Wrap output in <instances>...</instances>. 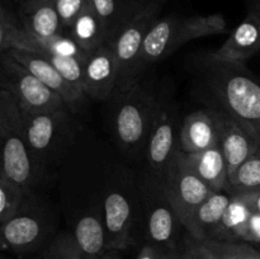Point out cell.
<instances>
[{"mask_svg": "<svg viewBox=\"0 0 260 259\" xmlns=\"http://www.w3.org/2000/svg\"><path fill=\"white\" fill-rule=\"evenodd\" d=\"M46 172L28 144L17 101L9 91L0 89V173L30 193Z\"/></svg>", "mask_w": 260, "mask_h": 259, "instance_id": "6da1fadb", "label": "cell"}, {"mask_svg": "<svg viewBox=\"0 0 260 259\" xmlns=\"http://www.w3.org/2000/svg\"><path fill=\"white\" fill-rule=\"evenodd\" d=\"M207 84L221 109L260 136V81L244 63L220 62L210 57Z\"/></svg>", "mask_w": 260, "mask_h": 259, "instance_id": "7a4b0ae2", "label": "cell"}, {"mask_svg": "<svg viewBox=\"0 0 260 259\" xmlns=\"http://www.w3.org/2000/svg\"><path fill=\"white\" fill-rule=\"evenodd\" d=\"M228 30L225 18L221 14L168 15L157 18L144 41L142 69L150 63L164 60L179 47L197 38L220 35Z\"/></svg>", "mask_w": 260, "mask_h": 259, "instance_id": "3957f363", "label": "cell"}, {"mask_svg": "<svg viewBox=\"0 0 260 259\" xmlns=\"http://www.w3.org/2000/svg\"><path fill=\"white\" fill-rule=\"evenodd\" d=\"M113 132L117 142L131 155L146 150L159 101L139 83L128 90L113 93Z\"/></svg>", "mask_w": 260, "mask_h": 259, "instance_id": "277c9868", "label": "cell"}, {"mask_svg": "<svg viewBox=\"0 0 260 259\" xmlns=\"http://www.w3.org/2000/svg\"><path fill=\"white\" fill-rule=\"evenodd\" d=\"M161 4H145L108 43L113 50L117 63V89L128 90L139 83L142 69L144 41L151 25L159 18Z\"/></svg>", "mask_w": 260, "mask_h": 259, "instance_id": "5b68a950", "label": "cell"}, {"mask_svg": "<svg viewBox=\"0 0 260 259\" xmlns=\"http://www.w3.org/2000/svg\"><path fill=\"white\" fill-rule=\"evenodd\" d=\"M139 188L146 241L167 251L180 248L184 244L180 241V233L184 226L165 195L157 175L150 169L145 172L139 180Z\"/></svg>", "mask_w": 260, "mask_h": 259, "instance_id": "8992f818", "label": "cell"}, {"mask_svg": "<svg viewBox=\"0 0 260 259\" xmlns=\"http://www.w3.org/2000/svg\"><path fill=\"white\" fill-rule=\"evenodd\" d=\"M70 114V109L40 113L20 109L28 144L36 159L46 170L50 165L60 161L62 154L73 141Z\"/></svg>", "mask_w": 260, "mask_h": 259, "instance_id": "52a82bcc", "label": "cell"}, {"mask_svg": "<svg viewBox=\"0 0 260 259\" xmlns=\"http://www.w3.org/2000/svg\"><path fill=\"white\" fill-rule=\"evenodd\" d=\"M0 89L9 91L22 111L40 113L69 109L58 94L46 86L8 52L0 56Z\"/></svg>", "mask_w": 260, "mask_h": 259, "instance_id": "ba28073f", "label": "cell"}, {"mask_svg": "<svg viewBox=\"0 0 260 259\" xmlns=\"http://www.w3.org/2000/svg\"><path fill=\"white\" fill-rule=\"evenodd\" d=\"M157 178L180 222L184 226L185 231H188L196 210L212 193V190L188 165L183 157L180 147L164 173Z\"/></svg>", "mask_w": 260, "mask_h": 259, "instance_id": "9c48e42d", "label": "cell"}, {"mask_svg": "<svg viewBox=\"0 0 260 259\" xmlns=\"http://www.w3.org/2000/svg\"><path fill=\"white\" fill-rule=\"evenodd\" d=\"M108 250H123L135 243L137 223L136 200L131 189L122 184H109L102 200Z\"/></svg>", "mask_w": 260, "mask_h": 259, "instance_id": "30bf717a", "label": "cell"}, {"mask_svg": "<svg viewBox=\"0 0 260 259\" xmlns=\"http://www.w3.org/2000/svg\"><path fill=\"white\" fill-rule=\"evenodd\" d=\"M30 195V193H29ZM27 196L19 210L0 225V248L17 254L36 250L50 234V221L45 213L29 203Z\"/></svg>", "mask_w": 260, "mask_h": 259, "instance_id": "8fae6325", "label": "cell"}, {"mask_svg": "<svg viewBox=\"0 0 260 259\" xmlns=\"http://www.w3.org/2000/svg\"><path fill=\"white\" fill-rule=\"evenodd\" d=\"M218 127V144L225 155L229 178L236 169L260 149V136L221 108H212Z\"/></svg>", "mask_w": 260, "mask_h": 259, "instance_id": "7c38bea8", "label": "cell"}, {"mask_svg": "<svg viewBox=\"0 0 260 259\" xmlns=\"http://www.w3.org/2000/svg\"><path fill=\"white\" fill-rule=\"evenodd\" d=\"M178 149L179 134L177 135L175 109L170 104L159 102L154 124L145 150L150 170L160 177L172 161Z\"/></svg>", "mask_w": 260, "mask_h": 259, "instance_id": "4fadbf2b", "label": "cell"}, {"mask_svg": "<svg viewBox=\"0 0 260 259\" xmlns=\"http://www.w3.org/2000/svg\"><path fill=\"white\" fill-rule=\"evenodd\" d=\"M117 89V63L111 45L103 43L84 61V93L95 101H107Z\"/></svg>", "mask_w": 260, "mask_h": 259, "instance_id": "5bb4252c", "label": "cell"}, {"mask_svg": "<svg viewBox=\"0 0 260 259\" xmlns=\"http://www.w3.org/2000/svg\"><path fill=\"white\" fill-rule=\"evenodd\" d=\"M8 53L20 65L24 66L29 73H32L36 78L40 79L46 86L58 94L71 112H76L80 109L85 96L79 94L62 78V75L58 73L57 69L47 57L41 53L33 52V51L19 50V48H13Z\"/></svg>", "mask_w": 260, "mask_h": 259, "instance_id": "9a60e30c", "label": "cell"}, {"mask_svg": "<svg viewBox=\"0 0 260 259\" xmlns=\"http://www.w3.org/2000/svg\"><path fill=\"white\" fill-rule=\"evenodd\" d=\"M260 51V15L249 10L245 19L233 30L211 58L220 62L244 63Z\"/></svg>", "mask_w": 260, "mask_h": 259, "instance_id": "2e32d148", "label": "cell"}, {"mask_svg": "<svg viewBox=\"0 0 260 259\" xmlns=\"http://www.w3.org/2000/svg\"><path fill=\"white\" fill-rule=\"evenodd\" d=\"M218 144V127L212 108L188 114L179 128V147L184 152L205 151Z\"/></svg>", "mask_w": 260, "mask_h": 259, "instance_id": "e0dca14e", "label": "cell"}, {"mask_svg": "<svg viewBox=\"0 0 260 259\" xmlns=\"http://www.w3.org/2000/svg\"><path fill=\"white\" fill-rule=\"evenodd\" d=\"M70 234L85 258L101 259L108 251L102 206L84 211L75 220Z\"/></svg>", "mask_w": 260, "mask_h": 259, "instance_id": "ac0fdd59", "label": "cell"}, {"mask_svg": "<svg viewBox=\"0 0 260 259\" xmlns=\"http://www.w3.org/2000/svg\"><path fill=\"white\" fill-rule=\"evenodd\" d=\"M18 19L25 32L40 38L63 33L55 0H20Z\"/></svg>", "mask_w": 260, "mask_h": 259, "instance_id": "d6986e66", "label": "cell"}, {"mask_svg": "<svg viewBox=\"0 0 260 259\" xmlns=\"http://www.w3.org/2000/svg\"><path fill=\"white\" fill-rule=\"evenodd\" d=\"M183 157L212 192L230 190L228 164L220 144L194 154L183 151Z\"/></svg>", "mask_w": 260, "mask_h": 259, "instance_id": "ffe728a7", "label": "cell"}, {"mask_svg": "<svg viewBox=\"0 0 260 259\" xmlns=\"http://www.w3.org/2000/svg\"><path fill=\"white\" fill-rule=\"evenodd\" d=\"M230 190L211 193L196 210L187 231L188 235L200 241L211 240L230 202Z\"/></svg>", "mask_w": 260, "mask_h": 259, "instance_id": "44dd1931", "label": "cell"}, {"mask_svg": "<svg viewBox=\"0 0 260 259\" xmlns=\"http://www.w3.org/2000/svg\"><path fill=\"white\" fill-rule=\"evenodd\" d=\"M15 48L33 51V52L42 53V55L75 57L83 61H85L86 56H88V53H85L79 47L78 43L73 40L70 35L66 36L61 33V35L52 36L48 38H40L25 32L22 27H20V32L18 35Z\"/></svg>", "mask_w": 260, "mask_h": 259, "instance_id": "7402d4cb", "label": "cell"}, {"mask_svg": "<svg viewBox=\"0 0 260 259\" xmlns=\"http://www.w3.org/2000/svg\"><path fill=\"white\" fill-rule=\"evenodd\" d=\"M106 32V43H109L122 27L144 7L134 0H88Z\"/></svg>", "mask_w": 260, "mask_h": 259, "instance_id": "603a6c76", "label": "cell"}, {"mask_svg": "<svg viewBox=\"0 0 260 259\" xmlns=\"http://www.w3.org/2000/svg\"><path fill=\"white\" fill-rule=\"evenodd\" d=\"M230 192V202L211 240L244 241L246 225L253 211L238 193Z\"/></svg>", "mask_w": 260, "mask_h": 259, "instance_id": "cb8c5ba5", "label": "cell"}, {"mask_svg": "<svg viewBox=\"0 0 260 259\" xmlns=\"http://www.w3.org/2000/svg\"><path fill=\"white\" fill-rule=\"evenodd\" d=\"M69 35L85 53L93 52L99 46L106 43L103 24L88 0L80 13L76 15L75 20L69 28Z\"/></svg>", "mask_w": 260, "mask_h": 259, "instance_id": "d4e9b609", "label": "cell"}, {"mask_svg": "<svg viewBox=\"0 0 260 259\" xmlns=\"http://www.w3.org/2000/svg\"><path fill=\"white\" fill-rule=\"evenodd\" d=\"M260 188V149L246 159L230 177V190L245 192Z\"/></svg>", "mask_w": 260, "mask_h": 259, "instance_id": "484cf974", "label": "cell"}, {"mask_svg": "<svg viewBox=\"0 0 260 259\" xmlns=\"http://www.w3.org/2000/svg\"><path fill=\"white\" fill-rule=\"evenodd\" d=\"M215 259H260V250L245 241L203 240Z\"/></svg>", "mask_w": 260, "mask_h": 259, "instance_id": "4316f807", "label": "cell"}, {"mask_svg": "<svg viewBox=\"0 0 260 259\" xmlns=\"http://www.w3.org/2000/svg\"><path fill=\"white\" fill-rule=\"evenodd\" d=\"M29 193L0 173V225L9 220L20 208Z\"/></svg>", "mask_w": 260, "mask_h": 259, "instance_id": "83f0119b", "label": "cell"}, {"mask_svg": "<svg viewBox=\"0 0 260 259\" xmlns=\"http://www.w3.org/2000/svg\"><path fill=\"white\" fill-rule=\"evenodd\" d=\"M42 55V53H41ZM53 63L62 78L83 96L84 93V61L75 57H66V56L43 55Z\"/></svg>", "mask_w": 260, "mask_h": 259, "instance_id": "f1b7e54d", "label": "cell"}, {"mask_svg": "<svg viewBox=\"0 0 260 259\" xmlns=\"http://www.w3.org/2000/svg\"><path fill=\"white\" fill-rule=\"evenodd\" d=\"M40 259H88L79 250L70 233H61L52 239Z\"/></svg>", "mask_w": 260, "mask_h": 259, "instance_id": "f546056e", "label": "cell"}, {"mask_svg": "<svg viewBox=\"0 0 260 259\" xmlns=\"http://www.w3.org/2000/svg\"><path fill=\"white\" fill-rule=\"evenodd\" d=\"M20 27L18 15H14L10 10L7 9L0 15V56L15 48Z\"/></svg>", "mask_w": 260, "mask_h": 259, "instance_id": "4dcf8cb0", "label": "cell"}, {"mask_svg": "<svg viewBox=\"0 0 260 259\" xmlns=\"http://www.w3.org/2000/svg\"><path fill=\"white\" fill-rule=\"evenodd\" d=\"M85 3L86 0H55L56 9H57L63 29H69L71 27L76 15L80 13Z\"/></svg>", "mask_w": 260, "mask_h": 259, "instance_id": "1f68e13d", "label": "cell"}, {"mask_svg": "<svg viewBox=\"0 0 260 259\" xmlns=\"http://www.w3.org/2000/svg\"><path fill=\"white\" fill-rule=\"evenodd\" d=\"M182 259H215L210 249L200 240H196L192 236L188 235L187 240H184L182 250Z\"/></svg>", "mask_w": 260, "mask_h": 259, "instance_id": "d6a6232c", "label": "cell"}, {"mask_svg": "<svg viewBox=\"0 0 260 259\" xmlns=\"http://www.w3.org/2000/svg\"><path fill=\"white\" fill-rule=\"evenodd\" d=\"M244 241L250 244H260V213L254 211L251 212L244 234Z\"/></svg>", "mask_w": 260, "mask_h": 259, "instance_id": "836d02e7", "label": "cell"}, {"mask_svg": "<svg viewBox=\"0 0 260 259\" xmlns=\"http://www.w3.org/2000/svg\"><path fill=\"white\" fill-rule=\"evenodd\" d=\"M168 251L161 249L160 246L155 245V244L146 243L141 246L140 251L137 253L135 259H167Z\"/></svg>", "mask_w": 260, "mask_h": 259, "instance_id": "e575fe53", "label": "cell"}, {"mask_svg": "<svg viewBox=\"0 0 260 259\" xmlns=\"http://www.w3.org/2000/svg\"><path fill=\"white\" fill-rule=\"evenodd\" d=\"M233 192L238 193L254 212L260 213V188L253 190H245V192H236V190H233Z\"/></svg>", "mask_w": 260, "mask_h": 259, "instance_id": "d590c367", "label": "cell"}, {"mask_svg": "<svg viewBox=\"0 0 260 259\" xmlns=\"http://www.w3.org/2000/svg\"><path fill=\"white\" fill-rule=\"evenodd\" d=\"M184 245V244H183ZM183 245L178 249H173V250L168 251L167 259H182V250H183Z\"/></svg>", "mask_w": 260, "mask_h": 259, "instance_id": "8d00e7d4", "label": "cell"}, {"mask_svg": "<svg viewBox=\"0 0 260 259\" xmlns=\"http://www.w3.org/2000/svg\"><path fill=\"white\" fill-rule=\"evenodd\" d=\"M121 250H108L101 259H123L119 255Z\"/></svg>", "mask_w": 260, "mask_h": 259, "instance_id": "74e56055", "label": "cell"}, {"mask_svg": "<svg viewBox=\"0 0 260 259\" xmlns=\"http://www.w3.org/2000/svg\"><path fill=\"white\" fill-rule=\"evenodd\" d=\"M249 10H253V12L258 13L260 15V0H250V3H249Z\"/></svg>", "mask_w": 260, "mask_h": 259, "instance_id": "f35d334b", "label": "cell"}, {"mask_svg": "<svg viewBox=\"0 0 260 259\" xmlns=\"http://www.w3.org/2000/svg\"><path fill=\"white\" fill-rule=\"evenodd\" d=\"M134 2L140 3V4H150V3H159V4H161L164 0H134Z\"/></svg>", "mask_w": 260, "mask_h": 259, "instance_id": "ab89813d", "label": "cell"}, {"mask_svg": "<svg viewBox=\"0 0 260 259\" xmlns=\"http://www.w3.org/2000/svg\"><path fill=\"white\" fill-rule=\"evenodd\" d=\"M5 10H7V8H5L4 4H3V0H0V15H2Z\"/></svg>", "mask_w": 260, "mask_h": 259, "instance_id": "60d3db41", "label": "cell"}, {"mask_svg": "<svg viewBox=\"0 0 260 259\" xmlns=\"http://www.w3.org/2000/svg\"><path fill=\"white\" fill-rule=\"evenodd\" d=\"M15 2H17V3H19V2H20V0H15Z\"/></svg>", "mask_w": 260, "mask_h": 259, "instance_id": "b9f144b4", "label": "cell"}, {"mask_svg": "<svg viewBox=\"0 0 260 259\" xmlns=\"http://www.w3.org/2000/svg\"><path fill=\"white\" fill-rule=\"evenodd\" d=\"M0 250H2V248H0Z\"/></svg>", "mask_w": 260, "mask_h": 259, "instance_id": "7bdbcfd3", "label": "cell"}, {"mask_svg": "<svg viewBox=\"0 0 260 259\" xmlns=\"http://www.w3.org/2000/svg\"><path fill=\"white\" fill-rule=\"evenodd\" d=\"M0 259H2V258H0Z\"/></svg>", "mask_w": 260, "mask_h": 259, "instance_id": "ee69618b", "label": "cell"}]
</instances>
